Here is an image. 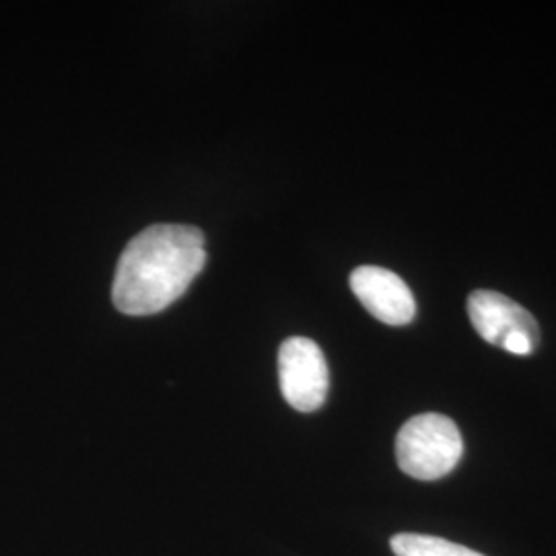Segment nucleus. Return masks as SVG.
I'll return each mask as SVG.
<instances>
[{
  "label": "nucleus",
  "instance_id": "nucleus-1",
  "mask_svg": "<svg viewBox=\"0 0 556 556\" xmlns=\"http://www.w3.org/2000/svg\"><path fill=\"white\" fill-rule=\"evenodd\" d=\"M206 264L204 236L188 225H153L124 248L112 301L126 316H153L178 301Z\"/></svg>",
  "mask_w": 556,
  "mask_h": 556
},
{
  "label": "nucleus",
  "instance_id": "nucleus-2",
  "mask_svg": "<svg viewBox=\"0 0 556 556\" xmlns=\"http://www.w3.org/2000/svg\"><path fill=\"white\" fill-rule=\"evenodd\" d=\"M464 441L452 418L427 413L404 422L396 439L397 466L417 480L447 477L462 459Z\"/></svg>",
  "mask_w": 556,
  "mask_h": 556
},
{
  "label": "nucleus",
  "instance_id": "nucleus-3",
  "mask_svg": "<svg viewBox=\"0 0 556 556\" xmlns=\"http://www.w3.org/2000/svg\"><path fill=\"white\" fill-rule=\"evenodd\" d=\"M468 316L480 337L511 355H532L540 342L536 319L514 299L495 291H477L468 298Z\"/></svg>",
  "mask_w": 556,
  "mask_h": 556
},
{
  "label": "nucleus",
  "instance_id": "nucleus-4",
  "mask_svg": "<svg viewBox=\"0 0 556 556\" xmlns=\"http://www.w3.org/2000/svg\"><path fill=\"white\" fill-rule=\"evenodd\" d=\"M278 381L282 396L299 413H314L326 402L328 365L314 340L293 337L280 344Z\"/></svg>",
  "mask_w": 556,
  "mask_h": 556
},
{
  "label": "nucleus",
  "instance_id": "nucleus-5",
  "mask_svg": "<svg viewBox=\"0 0 556 556\" xmlns=\"http://www.w3.org/2000/svg\"><path fill=\"white\" fill-rule=\"evenodd\" d=\"M351 289L374 318L388 326L410 324L417 301L396 273L379 266H358L351 275Z\"/></svg>",
  "mask_w": 556,
  "mask_h": 556
},
{
  "label": "nucleus",
  "instance_id": "nucleus-6",
  "mask_svg": "<svg viewBox=\"0 0 556 556\" xmlns=\"http://www.w3.org/2000/svg\"><path fill=\"white\" fill-rule=\"evenodd\" d=\"M390 546L396 556H484L445 538L425 534H396Z\"/></svg>",
  "mask_w": 556,
  "mask_h": 556
}]
</instances>
